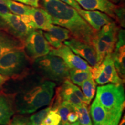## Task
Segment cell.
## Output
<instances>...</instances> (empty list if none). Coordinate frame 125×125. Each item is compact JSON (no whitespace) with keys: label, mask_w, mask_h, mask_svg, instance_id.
<instances>
[{"label":"cell","mask_w":125,"mask_h":125,"mask_svg":"<svg viewBox=\"0 0 125 125\" xmlns=\"http://www.w3.org/2000/svg\"><path fill=\"white\" fill-rule=\"evenodd\" d=\"M56 83L35 75L33 81L21 91L14 93L16 112L31 114L49 105L52 100Z\"/></svg>","instance_id":"2"},{"label":"cell","mask_w":125,"mask_h":125,"mask_svg":"<svg viewBox=\"0 0 125 125\" xmlns=\"http://www.w3.org/2000/svg\"><path fill=\"white\" fill-rule=\"evenodd\" d=\"M44 31L43 33L45 38L50 46L53 47L54 49H58L62 47L63 45L62 42L69 40L71 35L68 29L52 24Z\"/></svg>","instance_id":"13"},{"label":"cell","mask_w":125,"mask_h":125,"mask_svg":"<svg viewBox=\"0 0 125 125\" xmlns=\"http://www.w3.org/2000/svg\"><path fill=\"white\" fill-rule=\"evenodd\" d=\"M51 48L42 30L34 29L24 41V51L32 62L49 54Z\"/></svg>","instance_id":"7"},{"label":"cell","mask_w":125,"mask_h":125,"mask_svg":"<svg viewBox=\"0 0 125 125\" xmlns=\"http://www.w3.org/2000/svg\"><path fill=\"white\" fill-rule=\"evenodd\" d=\"M119 125H125V115L123 116V118H122V121H121V122H120Z\"/></svg>","instance_id":"37"},{"label":"cell","mask_w":125,"mask_h":125,"mask_svg":"<svg viewBox=\"0 0 125 125\" xmlns=\"http://www.w3.org/2000/svg\"><path fill=\"white\" fill-rule=\"evenodd\" d=\"M74 111L77 114L79 125H92L89 111L87 104L83 103L80 105L74 106Z\"/></svg>","instance_id":"22"},{"label":"cell","mask_w":125,"mask_h":125,"mask_svg":"<svg viewBox=\"0 0 125 125\" xmlns=\"http://www.w3.org/2000/svg\"><path fill=\"white\" fill-rule=\"evenodd\" d=\"M61 118L56 109H51L41 125H60Z\"/></svg>","instance_id":"26"},{"label":"cell","mask_w":125,"mask_h":125,"mask_svg":"<svg viewBox=\"0 0 125 125\" xmlns=\"http://www.w3.org/2000/svg\"><path fill=\"white\" fill-rule=\"evenodd\" d=\"M76 1H77V0H76Z\"/></svg>","instance_id":"39"},{"label":"cell","mask_w":125,"mask_h":125,"mask_svg":"<svg viewBox=\"0 0 125 125\" xmlns=\"http://www.w3.org/2000/svg\"><path fill=\"white\" fill-rule=\"evenodd\" d=\"M78 115L74 111H71L67 115V121L70 123L75 122L78 121Z\"/></svg>","instance_id":"31"},{"label":"cell","mask_w":125,"mask_h":125,"mask_svg":"<svg viewBox=\"0 0 125 125\" xmlns=\"http://www.w3.org/2000/svg\"><path fill=\"white\" fill-rule=\"evenodd\" d=\"M28 5L32 7L38 8L39 7V0H27Z\"/></svg>","instance_id":"33"},{"label":"cell","mask_w":125,"mask_h":125,"mask_svg":"<svg viewBox=\"0 0 125 125\" xmlns=\"http://www.w3.org/2000/svg\"><path fill=\"white\" fill-rule=\"evenodd\" d=\"M119 30L116 23L113 21L105 25L99 31H96L92 40V45L96 51L97 65L103 62L107 54L114 52Z\"/></svg>","instance_id":"5"},{"label":"cell","mask_w":125,"mask_h":125,"mask_svg":"<svg viewBox=\"0 0 125 125\" xmlns=\"http://www.w3.org/2000/svg\"><path fill=\"white\" fill-rule=\"evenodd\" d=\"M10 13L5 0H0V16L3 17Z\"/></svg>","instance_id":"29"},{"label":"cell","mask_w":125,"mask_h":125,"mask_svg":"<svg viewBox=\"0 0 125 125\" xmlns=\"http://www.w3.org/2000/svg\"><path fill=\"white\" fill-rule=\"evenodd\" d=\"M32 63L24 49H15L0 57V74L13 80H21L30 74Z\"/></svg>","instance_id":"3"},{"label":"cell","mask_w":125,"mask_h":125,"mask_svg":"<svg viewBox=\"0 0 125 125\" xmlns=\"http://www.w3.org/2000/svg\"><path fill=\"white\" fill-rule=\"evenodd\" d=\"M72 88H73V90H74V93H75V94L77 96L78 98H79V100L82 101L83 103H85V104H86V99L85 98V96H84L81 90H80V89L79 88L78 86H76V85H74V84L72 83Z\"/></svg>","instance_id":"30"},{"label":"cell","mask_w":125,"mask_h":125,"mask_svg":"<svg viewBox=\"0 0 125 125\" xmlns=\"http://www.w3.org/2000/svg\"><path fill=\"white\" fill-rule=\"evenodd\" d=\"M96 86V83L93 80V78H90L85 81L81 86L87 105L90 104V101L94 96Z\"/></svg>","instance_id":"23"},{"label":"cell","mask_w":125,"mask_h":125,"mask_svg":"<svg viewBox=\"0 0 125 125\" xmlns=\"http://www.w3.org/2000/svg\"><path fill=\"white\" fill-rule=\"evenodd\" d=\"M92 125H118L122 113L111 112L105 109L96 98L90 108Z\"/></svg>","instance_id":"10"},{"label":"cell","mask_w":125,"mask_h":125,"mask_svg":"<svg viewBox=\"0 0 125 125\" xmlns=\"http://www.w3.org/2000/svg\"><path fill=\"white\" fill-rule=\"evenodd\" d=\"M125 7L123 5H116L114 10L115 19L117 20L118 23L120 24L122 27H125Z\"/></svg>","instance_id":"27"},{"label":"cell","mask_w":125,"mask_h":125,"mask_svg":"<svg viewBox=\"0 0 125 125\" xmlns=\"http://www.w3.org/2000/svg\"><path fill=\"white\" fill-rule=\"evenodd\" d=\"M62 58L70 69L91 71L92 67L87 62L81 58L80 56L74 53L66 45H63L58 49L51 48L49 53Z\"/></svg>","instance_id":"11"},{"label":"cell","mask_w":125,"mask_h":125,"mask_svg":"<svg viewBox=\"0 0 125 125\" xmlns=\"http://www.w3.org/2000/svg\"><path fill=\"white\" fill-rule=\"evenodd\" d=\"M51 105L31 115L30 118L31 125H41L51 109Z\"/></svg>","instance_id":"25"},{"label":"cell","mask_w":125,"mask_h":125,"mask_svg":"<svg viewBox=\"0 0 125 125\" xmlns=\"http://www.w3.org/2000/svg\"><path fill=\"white\" fill-rule=\"evenodd\" d=\"M76 2L81 7L86 10H99L115 19L114 10L116 5L108 0H77Z\"/></svg>","instance_id":"16"},{"label":"cell","mask_w":125,"mask_h":125,"mask_svg":"<svg viewBox=\"0 0 125 125\" xmlns=\"http://www.w3.org/2000/svg\"><path fill=\"white\" fill-rule=\"evenodd\" d=\"M14 1H17V2H19L23 3V4H26V5H28V2H27V0H14Z\"/></svg>","instance_id":"36"},{"label":"cell","mask_w":125,"mask_h":125,"mask_svg":"<svg viewBox=\"0 0 125 125\" xmlns=\"http://www.w3.org/2000/svg\"><path fill=\"white\" fill-rule=\"evenodd\" d=\"M61 118L60 125H70L71 123L67 121V115L71 111H74V105L67 101H62L56 108Z\"/></svg>","instance_id":"24"},{"label":"cell","mask_w":125,"mask_h":125,"mask_svg":"<svg viewBox=\"0 0 125 125\" xmlns=\"http://www.w3.org/2000/svg\"><path fill=\"white\" fill-rule=\"evenodd\" d=\"M78 13L96 31H99L106 24L114 21L113 19L107 14L98 10H87L77 9Z\"/></svg>","instance_id":"14"},{"label":"cell","mask_w":125,"mask_h":125,"mask_svg":"<svg viewBox=\"0 0 125 125\" xmlns=\"http://www.w3.org/2000/svg\"><path fill=\"white\" fill-rule=\"evenodd\" d=\"M59 1H62V2L65 3L68 5L71 6V7L74 8L75 9H81V7H80L79 4H78V2H76L75 0H59Z\"/></svg>","instance_id":"32"},{"label":"cell","mask_w":125,"mask_h":125,"mask_svg":"<svg viewBox=\"0 0 125 125\" xmlns=\"http://www.w3.org/2000/svg\"><path fill=\"white\" fill-rule=\"evenodd\" d=\"M8 9L12 13L16 15H29L31 7L26 5L23 3L17 2L13 0H5Z\"/></svg>","instance_id":"21"},{"label":"cell","mask_w":125,"mask_h":125,"mask_svg":"<svg viewBox=\"0 0 125 125\" xmlns=\"http://www.w3.org/2000/svg\"><path fill=\"white\" fill-rule=\"evenodd\" d=\"M41 2L51 16L52 23L68 29L73 38L92 45L96 31L76 9L59 0H41Z\"/></svg>","instance_id":"1"},{"label":"cell","mask_w":125,"mask_h":125,"mask_svg":"<svg viewBox=\"0 0 125 125\" xmlns=\"http://www.w3.org/2000/svg\"><path fill=\"white\" fill-rule=\"evenodd\" d=\"M91 72L93 78L98 85L124 83L125 81L119 77L115 69L111 53L107 54L99 65L93 67Z\"/></svg>","instance_id":"8"},{"label":"cell","mask_w":125,"mask_h":125,"mask_svg":"<svg viewBox=\"0 0 125 125\" xmlns=\"http://www.w3.org/2000/svg\"><path fill=\"white\" fill-rule=\"evenodd\" d=\"M64 44L74 53L83 59L90 65L93 67L97 65L96 52L92 45L74 38L64 41Z\"/></svg>","instance_id":"12"},{"label":"cell","mask_w":125,"mask_h":125,"mask_svg":"<svg viewBox=\"0 0 125 125\" xmlns=\"http://www.w3.org/2000/svg\"><path fill=\"white\" fill-rule=\"evenodd\" d=\"M24 49V42L0 30V57L10 51Z\"/></svg>","instance_id":"17"},{"label":"cell","mask_w":125,"mask_h":125,"mask_svg":"<svg viewBox=\"0 0 125 125\" xmlns=\"http://www.w3.org/2000/svg\"><path fill=\"white\" fill-rule=\"evenodd\" d=\"M96 98L108 111L123 113L125 100L123 84L109 83L98 86Z\"/></svg>","instance_id":"6"},{"label":"cell","mask_w":125,"mask_h":125,"mask_svg":"<svg viewBox=\"0 0 125 125\" xmlns=\"http://www.w3.org/2000/svg\"><path fill=\"white\" fill-rule=\"evenodd\" d=\"M7 125H31L30 118L21 115H15Z\"/></svg>","instance_id":"28"},{"label":"cell","mask_w":125,"mask_h":125,"mask_svg":"<svg viewBox=\"0 0 125 125\" xmlns=\"http://www.w3.org/2000/svg\"><path fill=\"white\" fill-rule=\"evenodd\" d=\"M0 30L6 31L24 42L34 29L25 24L20 16L9 13L0 18Z\"/></svg>","instance_id":"9"},{"label":"cell","mask_w":125,"mask_h":125,"mask_svg":"<svg viewBox=\"0 0 125 125\" xmlns=\"http://www.w3.org/2000/svg\"><path fill=\"white\" fill-rule=\"evenodd\" d=\"M108 1L113 3L114 4H119L124 1V0H108Z\"/></svg>","instance_id":"35"},{"label":"cell","mask_w":125,"mask_h":125,"mask_svg":"<svg viewBox=\"0 0 125 125\" xmlns=\"http://www.w3.org/2000/svg\"><path fill=\"white\" fill-rule=\"evenodd\" d=\"M34 71L46 80L62 83L69 78L70 68L60 57L48 54L32 62Z\"/></svg>","instance_id":"4"},{"label":"cell","mask_w":125,"mask_h":125,"mask_svg":"<svg viewBox=\"0 0 125 125\" xmlns=\"http://www.w3.org/2000/svg\"><path fill=\"white\" fill-rule=\"evenodd\" d=\"M90 78H93L91 71L70 68L68 79L75 85L81 86L84 81Z\"/></svg>","instance_id":"20"},{"label":"cell","mask_w":125,"mask_h":125,"mask_svg":"<svg viewBox=\"0 0 125 125\" xmlns=\"http://www.w3.org/2000/svg\"><path fill=\"white\" fill-rule=\"evenodd\" d=\"M8 80L7 78H5L4 76H3L0 74V90H2L3 85H4L5 83L7 82V81Z\"/></svg>","instance_id":"34"},{"label":"cell","mask_w":125,"mask_h":125,"mask_svg":"<svg viewBox=\"0 0 125 125\" xmlns=\"http://www.w3.org/2000/svg\"><path fill=\"white\" fill-rule=\"evenodd\" d=\"M29 16L33 23L35 29L45 30L52 24L51 16L45 9L31 7Z\"/></svg>","instance_id":"18"},{"label":"cell","mask_w":125,"mask_h":125,"mask_svg":"<svg viewBox=\"0 0 125 125\" xmlns=\"http://www.w3.org/2000/svg\"><path fill=\"white\" fill-rule=\"evenodd\" d=\"M114 60V65L119 77L125 81V47L123 46H116L113 52L111 53Z\"/></svg>","instance_id":"19"},{"label":"cell","mask_w":125,"mask_h":125,"mask_svg":"<svg viewBox=\"0 0 125 125\" xmlns=\"http://www.w3.org/2000/svg\"><path fill=\"white\" fill-rule=\"evenodd\" d=\"M16 112L14 94L0 90V125H7Z\"/></svg>","instance_id":"15"},{"label":"cell","mask_w":125,"mask_h":125,"mask_svg":"<svg viewBox=\"0 0 125 125\" xmlns=\"http://www.w3.org/2000/svg\"><path fill=\"white\" fill-rule=\"evenodd\" d=\"M70 125H79V122L77 121L76 122H75L71 123V124H70Z\"/></svg>","instance_id":"38"}]
</instances>
